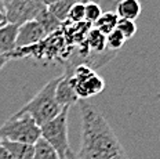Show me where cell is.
<instances>
[{
  "instance_id": "cell-2",
  "label": "cell",
  "mask_w": 160,
  "mask_h": 159,
  "mask_svg": "<svg viewBox=\"0 0 160 159\" xmlns=\"http://www.w3.org/2000/svg\"><path fill=\"white\" fill-rule=\"evenodd\" d=\"M71 46H68V43L65 40V36L62 29L52 32L48 36H46L42 42L36 43V44L31 46V47L25 49H18L14 50L11 54H8V59L11 58H25V57H33L38 61H59L64 62L66 58L71 55L72 53Z\"/></svg>"
},
{
  "instance_id": "cell-18",
  "label": "cell",
  "mask_w": 160,
  "mask_h": 159,
  "mask_svg": "<svg viewBox=\"0 0 160 159\" xmlns=\"http://www.w3.org/2000/svg\"><path fill=\"white\" fill-rule=\"evenodd\" d=\"M66 21L71 22V24L84 22V3H76V4H73L68 13Z\"/></svg>"
},
{
  "instance_id": "cell-16",
  "label": "cell",
  "mask_w": 160,
  "mask_h": 159,
  "mask_svg": "<svg viewBox=\"0 0 160 159\" xmlns=\"http://www.w3.org/2000/svg\"><path fill=\"white\" fill-rule=\"evenodd\" d=\"M101 15H102V10L98 3H95L94 0H90V2L84 3V21L86 22L94 25Z\"/></svg>"
},
{
  "instance_id": "cell-24",
  "label": "cell",
  "mask_w": 160,
  "mask_h": 159,
  "mask_svg": "<svg viewBox=\"0 0 160 159\" xmlns=\"http://www.w3.org/2000/svg\"><path fill=\"white\" fill-rule=\"evenodd\" d=\"M4 24H7V19H6L4 11H3L2 8H0V25H4Z\"/></svg>"
},
{
  "instance_id": "cell-15",
  "label": "cell",
  "mask_w": 160,
  "mask_h": 159,
  "mask_svg": "<svg viewBox=\"0 0 160 159\" xmlns=\"http://www.w3.org/2000/svg\"><path fill=\"white\" fill-rule=\"evenodd\" d=\"M36 21L40 22V25L43 26V29H44V32H46V35H47V36L50 33H52V32L61 29V25H62L61 22H59L58 19H57L54 15L48 11V8H46L44 11L40 13L39 17L36 18Z\"/></svg>"
},
{
  "instance_id": "cell-23",
  "label": "cell",
  "mask_w": 160,
  "mask_h": 159,
  "mask_svg": "<svg viewBox=\"0 0 160 159\" xmlns=\"http://www.w3.org/2000/svg\"><path fill=\"white\" fill-rule=\"evenodd\" d=\"M62 2V0H43V4L46 6V7H50V6L52 4H57V3Z\"/></svg>"
},
{
  "instance_id": "cell-25",
  "label": "cell",
  "mask_w": 160,
  "mask_h": 159,
  "mask_svg": "<svg viewBox=\"0 0 160 159\" xmlns=\"http://www.w3.org/2000/svg\"><path fill=\"white\" fill-rule=\"evenodd\" d=\"M0 8L3 10V0H0ZM3 11H4V10H3Z\"/></svg>"
},
{
  "instance_id": "cell-17",
  "label": "cell",
  "mask_w": 160,
  "mask_h": 159,
  "mask_svg": "<svg viewBox=\"0 0 160 159\" xmlns=\"http://www.w3.org/2000/svg\"><path fill=\"white\" fill-rule=\"evenodd\" d=\"M127 42L124 39V36H123L118 29H115L113 32H111L109 35H106V47L109 49V50L112 51H116L118 53L120 49L124 46V43Z\"/></svg>"
},
{
  "instance_id": "cell-11",
  "label": "cell",
  "mask_w": 160,
  "mask_h": 159,
  "mask_svg": "<svg viewBox=\"0 0 160 159\" xmlns=\"http://www.w3.org/2000/svg\"><path fill=\"white\" fill-rule=\"evenodd\" d=\"M2 145L8 151V154L12 159H33V152L35 148L31 144H24V142H15L8 140H0Z\"/></svg>"
},
{
  "instance_id": "cell-7",
  "label": "cell",
  "mask_w": 160,
  "mask_h": 159,
  "mask_svg": "<svg viewBox=\"0 0 160 159\" xmlns=\"http://www.w3.org/2000/svg\"><path fill=\"white\" fill-rule=\"evenodd\" d=\"M46 32L39 21L32 19L26 21L18 26V33H17V42H15V50L18 49L31 47L36 43L42 42L46 38Z\"/></svg>"
},
{
  "instance_id": "cell-6",
  "label": "cell",
  "mask_w": 160,
  "mask_h": 159,
  "mask_svg": "<svg viewBox=\"0 0 160 159\" xmlns=\"http://www.w3.org/2000/svg\"><path fill=\"white\" fill-rule=\"evenodd\" d=\"M66 76L69 78V82L79 100L84 101L90 97L98 95L105 89V80L87 65H78L72 74Z\"/></svg>"
},
{
  "instance_id": "cell-9",
  "label": "cell",
  "mask_w": 160,
  "mask_h": 159,
  "mask_svg": "<svg viewBox=\"0 0 160 159\" xmlns=\"http://www.w3.org/2000/svg\"><path fill=\"white\" fill-rule=\"evenodd\" d=\"M18 26L10 22L0 26V55H8L15 50Z\"/></svg>"
},
{
  "instance_id": "cell-3",
  "label": "cell",
  "mask_w": 160,
  "mask_h": 159,
  "mask_svg": "<svg viewBox=\"0 0 160 159\" xmlns=\"http://www.w3.org/2000/svg\"><path fill=\"white\" fill-rule=\"evenodd\" d=\"M58 80H59V76L48 80L31 101H28L24 107L17 112L28 114L36 122V125L39 127L46 125L51 119H54L62 111V108L59 107V104L57 102V98H55V89H57Z\"/></svg>"
},
{
  "instance_id": "cell-8",
  "label": "cell",
  "mask_w": 160,
  "mask_h": 159,
  "mask_svg": "<svg viewBox=\"0 0 160 159\" xmlns=\"http://www.w3.org/2000/svg\"><path fill=\"white\" fill-rule=\"evenodd\" d=\"M55 98L61 108L64 107L71 108L73 104H76L79 101L78 95L75 94V90H73L71 82H69V78L64 74L59 75V80L57 83V89H55Z\"/></svg>"
},
{
  "instance_id": "cell-27",
  "label": "cell",
  "mask_w": 160,
  "mask_h": 159,
  "mask_svg": "<svg viewBox=\"0 0 160 159\" xmlns=\"http://www.w3.org/2000/svg\"><path fill=\"white\" fill-rule=\"evenodd\" d=\"M0 26H2V25H0Z\"/></svg>"
},
{
  "instance_id": "cell-22",
  "label": "cell",
  "mask_w": 160,
  "mask_h": 159,
  "mask_svg": "<svg viewBox=\"0 0 160 159\" xmlns=\"http://www.w3.org/2000/svg\"><path fill=\"white\" fill-rule=\"evenodd\" d=\"M65 159H79V158H78V154H75L72 150H69L65 155Z\"/></svg>"
},
{
  "instance_id": "cell-5",
  "label": "cell",
  "mask_w": 160,
  "mask_h": 159,
  "mask_svg": "<svg viewBox=\"0 0 160 159\" xmlns=\"http://www.w3.org/2000/svg\"><path fill=\"white\" fill-rule=\"evenodd\" d=\"M68 114L69 107H64L61 114L40 126V137L54 148L61 159H65L66 152L71 150L68 140Z\"/></svg>"
},
{
  "instance_id": "cell-14",
  "label": "cell",
  "mask_w": 160,
  "mask_h": 159,
  "mask_svg": "<svg viewBox=\"0 0 160 159\" xmlns=\"http://www.w3.org/2000/svg\"><path fill=\"white\" fill-rule=\"evenodd\" d=\"M33 148H35L33 159H61L57 151L42 137L33 144Z\"/></svg>"
},
{
  "instance_id": "cell-21",
  "label": "cell",
  "mask_w": 160,
  "mask_h": 159,
  "mask_svg": "<svg viewBox=\"0 0 160 159\" xmlns=\"http://www.w3.org/2000/svg\"><path fill=\"white\" fill-rule=\"evenodd\" d=\"M8 62V57L7 55H0V71L6 67V64Z\"/></svg>"
},
{
  "instance_id": "cell-19",
  "label": "cell",
  "mask_w": 160,
  "mask_h": 159,
  "mask_svg": "<svg viewBox=\"0 0 160 159\" xmlns=\"http://www.w3.org/2000/svg\"><path fill=\"white\" fill-rule=\"evenodd\" d=\"M116 29L124 36L126 40L131 39L132 36L137 33V25L134 21H128V19H120L119 18V22H118V26Z\"/></svg>"
},
{
  "instance_id": "cell-4",
  "label": "cell",
  "mask_w": 160,
  "mask_h": 159,
  "mask_svg": "<svg viewBox=\"0 0 160 159\" xmlns=\"http://www.w3.org/2000/svg\"><path fill=\"white\" fill-rule=\"evenodd\" d=\"M40 138V127L28 114L15 112L0 126V140L33 145Z\"/></svg>"
},
{
  "instance_id": "cell-13",
  "label": "cell",
  "mask_w": 160,
  "mask_h": 159,
  "mask_svg": "<svg viewBox=\"0 0 160 159\" xmlns=\"http://www.w3.org/2000/svg\"><path fill=\"white\" fill-rule=\"evenodd\" d=\"M118 22H119V17L116 15V13L106 11V13H102V15L98 18V21L92 26L106 36L115 31L116 26H118Z\"/></svg>"
},
{
  "instance_id": "cell-26",
  "label": "cell",
  "mask_w": 160,
  "mask_h": 159,
  "mask_svg": "<svg viewBox=\"0 0 160 159\" xmlns=\"http://www.w3.org/2000/svg\"><path fill=\"white\" fill-rule=\"evenodd\" d=\"M80 3H87V2H90V0H79Z\"/></svg>"
},
{
  "instance_id": "cell-20",
  "label": "cell",
  "mask_w": 160,
  "mask_h": 159,
  "mask_svg": "<svg viewBox=\"0 0 160 159\" xmlns=\"http://www.w3.org/2000/svg\"><path fill=\"white\" fill-rule=\"evenodd\" d=\"M0 159H12V156L8 154V151L2 145V141H0Z\"/></svg>"
},
{
  "instance_id": "cell-1",
  "label": "cell",
  "mask_w": 160,
  "mask_h": 159,
  "mask_svg": "<svg viewBox=\"0 0 160 159\" xmlns=\"http://www.w3.org/2000/svg\"><path fill=\"white\" fill-rule=\"evenodd\" d=\"M82 138L79 159H128L124 147L105 116L90 102L80 104Z\"/></svg>"
},
{
  "instance_id": "cell-10",
  "label": "cell",
  "mask_w": 160,
  "mask_h": 159,
  "mask_svg": "<svg viewBox=\"0 0 160 159\" xmlns=\"http://www.w3.org/2000/svg\"><path fill=\"white\" fill-rule=\"evenodd\" d=\"M141 14V3L139 0H119L116 6V15L120 19L135 21Z\"/></svg>"
},
{
  "instance_id": "cell-12",
  "label": "cell",
  "mask_w": 160,
  "mask_h": 159,
  "mask_svg": "<svg viewBox=\"0 0 160 159\" xmlns=\"http://www.w3.org/2000/svg\"><path fill=\"white\" fill-rule=\"evenodd\" d=\"M86 43H87L88 50L92 54H101V53L108 50V47H106V36L101 33L98 29H95L94 26L90 29V32L87 33Z\"/></svg>"
}]
</instances>
